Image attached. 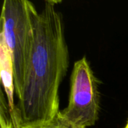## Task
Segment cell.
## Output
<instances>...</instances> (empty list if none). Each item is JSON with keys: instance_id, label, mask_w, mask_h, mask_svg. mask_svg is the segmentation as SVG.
<instances>
[{"instance_id": "7a4b0ae2", "label": "cell", "mask_w": 128, "mask_h": 128, "mask_svg": "<svg viewBox=\"0 0 128 128\" xmlns=\"http://www.w3.org/2000/svg\"><path fill=\"white\" fill-rule=\"evenodd\" d=\"M36 10L28 0H4L0 38L8 47L14 64L15 92L21 94L24 74L33 44V14Z\"/></svg>"}, {"instance_id": "5b68a950", "label": "cell", "mask_w": 128, "mask_h": 128, "mask_svg": "<svg viewBox=\"0 0 128 128\" xmlns=\"http://www.w3.org/2000/svg\"><path fill=\"white\" fill-rule=\"evenodd\" d=\"M17 128H81L68 122L61 113V111L50 121L38 124H20Z\"/></svg>"}, {"instance_id": "52a82bcc", "label": "cell", "mask_w": 128, "mask_h": 128, "mask_svg": "<svg viewBox=\"0 0 128 128\" xmlns=\"http://www.w3.org/2000/svg\"><path fill=\"white\" fill-rule=\"evenodd\" d=\"M124 128H128V122H127V124H126V125H125V127Z\"/></svg>"}, {"instance_id": "277c9868", "label": "cell", "mask_w": 128, "mask_h": 128, "mask_svg": "<svg viewBox=\"0 0 128 128\" xmlns=\"http://www.w3.org/2000/svg\"><path fill=\"white\" fill-rule=\"evenodd\" d=\"M0 73L1 81L4 88L10 116L14 128H17L21 122L17 106L14 103L15 79L14 68L10 53L4 42L0 38Z\"/></svg>"}, {"instance_id": "3957f363", "label": "cell", "mask_w": 128, "mask_h": 128, "mask_svg": "<svg viewBox=\"0 0 128 128\" xmlns=\"http://www.w3.org/2000/svg\"><path fill=\"white\" fill-rule=\"evenodd\" d=\"M99 112L98 80L86 57L84 56L74 64L68 104L61 113L73 124L79 128H88L96 124Z\"/></svg>"}, {"instance_id": "6da1fadb", "label": "cell", "mask_w": 128, "mask_h": 128, "mask_svg": "<svg viewBox=\"0 0 128 128\" xmlns=\"http://www.w3.org/2000/svg\"><path fill=\"white\" fill-rule=\"evenodd\" d=\"M69 66L62 14L46 2L33 14V44L17 106L20 124L52 120L60 112L58 91Z\"/></svg>"}, {"instance_id": "8992f818", "label": "cell", "mask_w": 128, "mask_h": 128, "mask_svg": "<svg viewBox=\"0 0 128 128\" xmlns=\"http://www.w3.org/2000/svg\"><path fill=\"white\" fill-rule=\"evenodd\" d=\"M46 2H49V3H52V4H58V3L62 2L63 0H46Z\"/></svg>"}]
</instances>
